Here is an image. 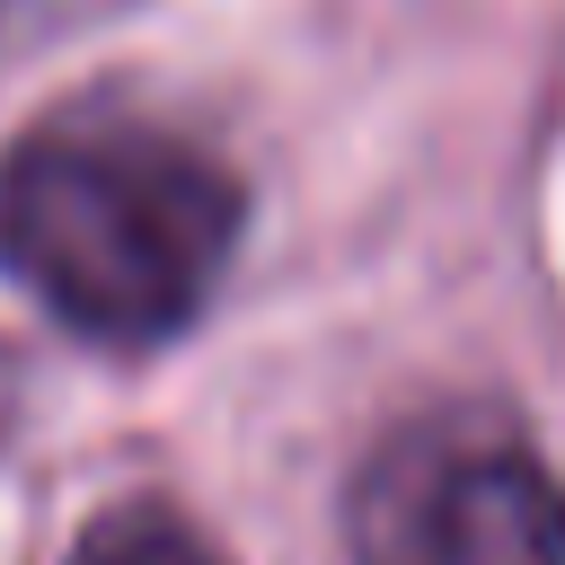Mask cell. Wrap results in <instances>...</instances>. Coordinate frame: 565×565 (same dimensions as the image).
<instances>
[{
	"instance_id": "6da1fadb",
	"label": "cell",
	"mask_w": 565,
	"mask_h": 565,
	"mask_svg": "<svg viewBox=\"0 0 565 565\" xmlns=\"http://www.w3.org/2000/svg\"><path fill=\"white\" fill-rule=\"evenodd\" d=\"M247 185L185 132L71 106L0 150V274L88 344H168L212 300Z\"/></svg>"
},
{
	"instance_id": "7a4b0ae2",
	"label": "cell",
	"mask_w": 565,
	"mask_h": 565,
	"mask_svg": "<svg viewBox=\"0 0 565 565\" xmlns=\"http://www.w3.org/2000/svg\"><path fill=\"white\" fill-rule=\"evenodd\" d=\"M353 565H565V477L486 406H433L344 486Z\"/></svg>"
},
{
	"instance_id": "3957f363",
	"label": "cell",
	"mask_w": 565,
	"mask_h": 565,
	"mask_svg": "<svg viewBox=\"0 0 565 565\" xmlns=\"http://www.w3.org/2000/svg\"><path fill=\"white\" fill-rule=\"evenodd\" d=\"M71 565H230V556H221L177 503H159V494H124V503H106V512L79 530Z\"/></svg>"
},
{
	"instance_id": "277c9868",
	"label": "cell",
	"mask_w": 565,
	"mask_h": 565,
	"mask_svg": "<svg viewBox=\"0 0 565 565\" xmlns=\"http://www.w3.org/2000/svg\"><path fill=\"white\" fill-rule=\"evenodd\" d=\"M62 9H71V0H0V53H9V44H35Z\"/></svg>"
}]
</instances>
